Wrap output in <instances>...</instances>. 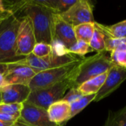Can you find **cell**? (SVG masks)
Returning <instances> with one entry per match:
<instances>
[{"mask_svg": "<svg viewBox=\"0 0 126 126\" xmlns=\"http://www.w3.org/2000/svg\"><path fill=\"white\" fill-rule=\"evenodd\" d=\"M77 41H81L89 44L95 31L94 22L83 23L74 27Z\"/></svg>", "mask_w": 126, "mask_h": 126, "instance_id": "cell-17", "label": "cell"}, {"mask_svg": "<svg viewBox=\"0 0 126 126\" xmlns=\"http://www.w3.org/2000/svg\"><path fill=\"white\" fill-rule=\"evenodd\" d=\"M49 120L60 126H64L70 120V104L63 100L52 104L47 109Z\"/></svg>", "mask_w": 126, "mask_h": 126, "instance_id": "cell-14", "label": "cell"}, {"mask_svg": "<svg viewBox=\"0 0 126 126\" xmlns=\"http://www.w3.org/2000/svg\"><path fill=\"white\" fill-rule=\"evenodd\" d=\"M22 108H23V104L21 103H12V104L1 103L0 113L14 116L19 118Z\"/></svg>", "mask_w": 126, "mask_h": 126, "instance_id": "cell-24", "label": "cell"}, {"mask_svg": "<svg viewBox=\"0 0 126 126\" xmlns=\"http://www.w3.org/2000/svg\"><path fill=\"white\" fill-rule=\"evenodd\" d=\"M83 58V57H79L72 54H67L63 56H58L53 54L52 52L46 57L38 58L31 53L13 63L27 66L31 68L37 74L42 71L79 61Z\"/></svg>", "mask_w": 126, "mask_h": 126, "instance_id": "cell-6", "label": "cell"}, {"mask_svg": "<svg viewBox=\"0 0 126 126\" xmlns=\"http://www.w3.org/2000/svg\"><path fill=\"white\" fill-rule=\"evenodd\" d=\"M38 4L51 9L55 13H63L72 6L77 0H35Z\"/></svg>", "mask_w": 126, "mask_h": 126, "instance_id": "cell-18", "label": "cell"}, {"mask_svg": "<svg viewBox=\"0 0 126 126\" xmlns=\"http://www.w3.org/2000/svg\"><path fill=\"white\" fill-rule=\"evenodd\" d=\"M105 40L106 35L95 29L93 37L89 43V46L93 51H97V52H104L106 49Z\"/></svg>", "mask_w": 126, "mask_h": 126, "instance_id": "cell-22", "label": "cell"}, {"mask_svg": "<svg viewBox=\"0 0 126 126\" xmlns=\"http://www.w3.org/2000/svg\"><path fill=\"white\" fill-rule=\"evenodd\" d=\"M52 41L61 43L66 49L70 48L77 42L74 27L64 21L58 13L53 15Z\"/></svg>", "mask_w": 126, "mask_h": 126, "instance_id": "cell-10", "label": "cell"}, {"mask_svg": "<svg viewBox=\"0 0 126 126\" xmlns=\"http://www.w3.org/2000/svg\"><path fill=\"white\" fill-rule=\"evenodd\" d=\"M83 94L80 92V90L78 88H72L69 89V91L65 94V96L63 97V100L68 102L69 104L72 103L73 102L78 100L81 97H83Z\"/></svg>", "mask_w": 126, "mask_h": 126, "instance_id": "cell-27", "label": "cell"}, {"mask_svg": "<svg viewBox=\"0 0 126 126\" xmlns=\"http://www.w3.org/2000/svg\"><path fill=\"white\" fill-rule=\"evenodd\" d=\"M7 63H0V73H3L5 72L6 69H7Z\"/></svg>", "mask_w": 126, "mask_h": 126, "instance_id": "cell-32", "label": "cell"}, {"mask_svg": "<svg viewBox=\"0 0 126 126\" xmlns=\"http://www.w3.org/2000/svg\"><path fill=\"white\" fill-rule=\"evenodd\" d=\"M21 19L15 15L0 22V63H10L21 58L16 55V38Z\"/></svg>", "mask_w": 126, "mask_h": 126, "instance_id": "cell-2", "label": "cell"}, {"mask_svg": "<svg viewBox=\"0 0 126 126\" xmlns=\"http://www.w3.org/2000/svg\"><path fill=\"white\" fill-rule=\"evenodd\" d=\"M14 14L12 12H7V13H1L0 12V22L7 19L10 16H13Z\"/></svg>", "mask_w": 126, "mask_h": 126, "instance_id": "cell-29", "label": "cell"}, {"mask_svg": "<svg viewBox=\"0 0 126 126\" xmlns=\"http://www.w3.org/2000/svg\"><path fill=\"white\" fill-rule=\"evenodd\" d=\"M36 44L35 36L32 22L27 16L21 19L17 38H16V55L20 58L32 53Z\"/></svg>", "mask_w": 126, "mask_h": 126, "instance_id": "cell-8", "label": "cell"}, {"mask_svg": "<svg viewBox=\"0 0 126 126\" xmlns=\"http://www.w3.org/2000/svg\"><path fill=\"white\" fill-rule=\"evenodd\" d=\"M12 126H30L26 125V124L22 123H20V122H18V121L17 120L15 123H13V125Z\"/></svg>", "mask_w": 126, "mask_h": 126, "instance_id": "cell-34", "label": "cell"}, {"mask_svg": "<svg viewBox=\"0 0 126 126\" xmlns=\"http://www.w3.org/2000/svg\"><path fill=\"white\" fill-rule=\"evenodd\" d=\"M67 52L69 54H72L79 57H83L86 54L93 52V50L89 44L81 41H77V42L72 47L67 49Z\"/></svg>", "mask_w": 126, "mask_h": 126, "instance_id": "cell-23", "label": "cell"}, {"mask_svg": "<svg viewBox=\"0 0 126 126\" xmlns=\"http://www.w3.org/2000/svg\"><path fill=\"white\" fill-rule=\"evenodd\" d=\"M125 80H126V68L116 65L112 66L109 70L106 79L101 89L96 94L94 101L98 102L109 96L120 87Z\"/></svg>", "mask_w": 126, "mask_h": 126, "instance_id": "cell-12", "label": "cell"}, {"mask_svg": "<svg viewBox=\"0 0 126 126\" xmlns=\"http://www.w3.org/2000/svg\"><path fill=\"white\" fill-rule=\"evenodd\" d=\"M77 69L70 77L61 82L45 89L31 91L25 103L34 105L47 111L48 108L52 104L63 99L68 89L74 87V81Z\"/></svg>", "mask_w": 126, "mask_h": 126, "instance_id": "cell-3", "label": "cell"}, {"mask_svg": "<svg viewBox=\"0 0 126 126\" xmlns=\"http://www.w3.org/2000/svg\"><path fill=\"white\" fill-rule=\"evenodd\" d=\"M2 103H25L31 92L29 86L13 84L0 89Z\"/></svg>", "mask_w": 126, "mask_h": 126, "instance_id": "cell-13", "label": "cell"}, {"mask_svg": "<svg viewBox=\"0 0 126 126\" xmlns=\"http://www.w3.org/2000/svg\"><path fill=\"white\" fill-rule=\"evenodd\" d=\"M93 9L94 6L92 1L89 0H77L66 12L60 15L64 21L75 27L83 23L94 22Z\"/></svg>", "mask_w": 126, "mask_h": 126, "instance_id": "cell-7", "label": "cell"}, {"mask_svg": "<svg viewBox=\"0 0 126 126\" xmlns=\"http://www.w3.org/2000/svg\"><path fill=\"white\" fill-rule=\"evenodd\" d=\"M2 103V98H1V92H0V104Z\"/></svg>", "mask_w": 126, "mask_h": 126, "instance_id": "cell-35", "label": "cell"}, {"mask_svg": "<svg viewBox=\"0 0 126 126\" xmlns=\"http://www.w3.org/2000/svg\"><path fill=\"white\" fill-rule=\"evenodd\" d=\"M15 123H7L0 120V126H12Z\"/></svg>", "mask_w": 126, "mask_h": 126, "instance_id": "cell-33", "label": "cell"}, {"mask_svg": "<svg viewBox=\"0 0 126 126\" xmlns=\"http://www.w3.org/2000/svg\"><path fill=\"white\" fill-rule=\"evenodd\" d=\"M106 52H107L104 51L89 58L83 57L77 69L74 81L75 88H78L80 84L91 78L108 72L114 66Z\"/></svg>", "mask_w": 126, "mask_h": 126, "instance_id": "cell-4", "label": "cell"}, {"mask_svg": "<svg viewBox=\"0 0 126 126\" xmlns=\"http://www.w3.org/2000/svg\"><path fill=\"white\" fill-rule=\"evenodd\" d=\"M20 10L32 22L36 43L42 42L51 45L55 13L51 9L38 4L35 0L23 1Z\"/></svg>", "mask_w": 126, "mask_h": 126, "instance_id": "cell-1", "label": "cell"}, {"mask_svg": "<svg viewBox=\"0 0 126 126\" xmlns=\"http://www.w3.org/2000/svg\"><path fill=\"white\" fill-rule=\"evenodd\" d=\"M95 29L101 32L107 38H121L126 37V19L113 25H103L94 21Z\"/></svg>", "mask_w": 126, "mask_h": 126, "instance_id": "cell-15", "label": "cell"}, {"mask_svg": "<svg viewBox=\"0 0 126 126\" xmlns=\"http://www.w3.org/2000/svg\"><path fill=\"white\" fill-rule=\"evenodd\" d=\"M82 59L79 61L73 62L66 65L58 66L37 73L29 85L31 91L52 86L68 78L75 72Z\"/></svg>", "mask_w": 126, "mask_h": 126, "instance_id": "cell-5", "label": "cell"}, {"mask_svg": "<svg viewBox=\"0 0 126 126\" xmlns=\"http://www.w3.org/2000/svg\"><path fill=\"white\" fill-rule=\"evenodd\" d=\"M108 73L109 71L85 81L84 83L80 84L78 87V89L83 95L96 94L103 86L108 75Z\"/></svg>", "mask_w": 126, "mask_h": 126, "instance_id": "cell-16", "label": "cell"}, {"mask_svg": "<svg viewBox=\"0 0 126 126\" xmlns=\"http://www.w3.org/2000/svg\"><path fill=\"white\" fill-rule=\"evenodd\" d=\"M52 53V46L46 43H36L32 54L38 58L46 57Z\"/></svg>", "mask_w": 126, "mask_h": 126, "instance_id": "cell-25", "label": "cell"}, {"mask_svg": "<svg viewBox=\"0 0 126 126\" xmlns=\"http://www.w3.org/2000/svg\"><path fill=\"white\" fill-rule=\"evenodd\" d=\"M123 44H126V38H110L106 37L105 51L106 52H112L118 46H120Z\"/></svg>", "mask_w": 126, "mask_h": 126, "instance_id": "cell-26", "label": "cell"}, {"mask_svg": "<svg viewBox=\"0 0 126 126\" xmlns=\"http://www.w3.org/2000/svg\"><path fill=\"white\" fill-rule=\"evenodd\" d=\"M110 58L114 65L126 68V44L118 46L111 52Z\"/></svg>", "mask_w": 126, "mask_h": 126, "instance_id": "cell-20", "label": "cell"}, {"mask_svg": "<svg viewBox=\"0 0 126 126\" xmlns=\"http://www.w3.org/2000/svg\"><path fill=\"white\" fill-rule=\"evenodd\" d=\"M0 12L1 13H7V12H11L10 10H7L5 8V4H4V1L2 0H0Z\"/></svg>", "mask_w": 126, "mask_h": 126, "instance_id": "cell-30", "label": "cell"}, {"mask_svg": "<svg viewBox=\"0 0 126 126\" xmlns=\"http://www.w3.org/2000/svg\"><path fill=\"white\" fill-rule=\"evenodd\" d=\"M18 121L30 126H60L49 120L47 110L27 103H23Z\"/></svg>", "mask_w": 126, "mask_h": 126, "instance_id": "cell-9", "label": "cell"}, {"mask_svg": "<svg viewBox=\"0 0 126 126\" xmlns=\"http://www.w3.org/2000/svg\"><path fill=\"white\" fill-rule=\"evenodd\" d=\"M7 66L4 72V78L7 85L20 84L29 86L36 73L30 67L15 63H7Z\"/></svg>", "mask_w": 126, "mask_h": 126, "instance_id": "cell-11", "label": "cell"}, {"mask_svg": "<svg viewBox=\"0 0 126 126\" xmlns=\"http://www.w3.org/2000/svg\"><path fill=\"white\" fill-rule=\"evenodd\" d=\"M106 126H126V106L115 113L111 114Z\"/></svg>", "mask_w": 126, "mask_h": 126, "instance_id": "cell-21", "label": "cell"}, {"mask_svg": "<svg viewBox=\"0 0 126 126\" xmlns=\"http://www.w3.org/2000/svg\"><path fill=\"white\" fill-rule=\"evenodd\" d=\"M18 120V118L16 117L0 113V120L1 121L7 122V123H16Z\"/></svg>", "mask_w": 126, "mask_h": 126, "instance_id": "cell-28", "label": "cell"}, {"mask_svg": "<svg viewBox=\"0 0 126 126\" xmlns=\"http://www.w3.org/2000/svg\"><path fill=\"white\" fill-rule=\"evenodd\" d=\"M4 86H6V83L4 81V75H3V73H0V89Z\"/></svg>", "mask_w": 126, "mask_h": 126, "instance_id": "cell-31", "label": "cell"}, {"mask_svg": "<svg viewBox=\"0 0 126 126\" xmlns=\"http://www.w3.org/2000/svg\"><path fill=\"white\" fill-rule=\"evenodd\" d=\"M96 94H89V95H83L78 100L73 102L70 104L71 106V115L70 120L79 114L81 111H83L90 103L94 100Z\"/></svg>", "mask_w": 126, "mask_h": 126, "instance_id": "cell-19", "label": "cell"}]
</instances>
